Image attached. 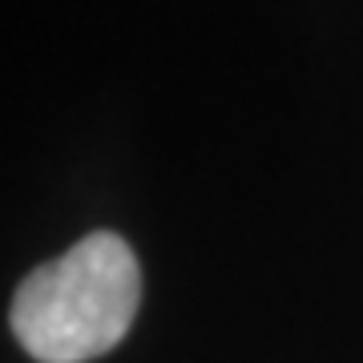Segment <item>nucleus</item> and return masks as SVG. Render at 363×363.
Masks as SVG:
<instances>
[{
  "label": "nucleus",
  "instance_id": "f257e3e1",
  "mask_svg": "<svg viewBox=\"0 0 363 363\" xmlns=\"http://www.w3.org/2000/svg\"><path fill=\"white\" fill-rule=\"evenodd\" d=\"M142 307V267L113 230H93L40 262L13 298V335L37 363H89L113 351Z\"/></svg>",
  "mask_w": 363,
  "mask_h": 363
}]
</instances>
